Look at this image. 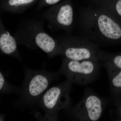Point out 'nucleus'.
<instances>
[{
	"label": "nucleus",
	"mask_w": 121,
	"mask_h": 121,
	"mask_svg": "<svg viewBox=\"0 0 121 121\" xmlns=\"http://www.w3.org/2000/svg\"><path fill=\"white\" fill-rule=\"evenodd\" d=\"M80 28L83 37L94 42L110 44L121 37V27L102 9L82 11Z\"/></svg>",
	"instance_id": "obj_1"
},
{
	"label": "nucleus",
	"mask_w": 121,
	"mask_h": 121,
	"mask_svg": "<svg viewBox=\"0 0 121 121\" xmlns=\"http://www.w3.org/2000/svg\"><path fill=\"white\" fill-rule=\"evenodd\" d=\"M58 73H51L44 69L33 70L27 68L20 98L17 105L33 106L38 104L52 80L57 77Z\"/></svg>",
	"instance_id": "obj_2"
},
{
	"label": "nucleus",
	"mask_w": 121,
	"mask_h": 121,
	"mask_svg": "<svg viewBox=\"0 0 121 121\" xmlns=\"http://www.w3.org/2000/svg\"><path fill=\"white\" fill-rule=\"evenodd\" d=\"M72 83L67 79L58 86L50 88L44 93L37 104L44 112L43 120L58 121L59 111L68 110L71 107L70 93Z\"/></svg>",
	"instance_id": "obj_3"
},
{
	"label": "nucleus",
	"mask_w": 121,
	"mask_h": 121,
	"mask_svg": "<svg viewBox=\"0 0 121 121\" xmlns=\"http://www.w3.org/2000/svg\"><path fill=\"white\" fill-rule=\"evenodd\" d=\"M99 62L89 60H72L65 58L57 73L63 75L72 83L87 85L94 82L98 76Z\"/></svg>",
	"instance_id": "obj_4"
},
{
	"label": "nucleus",
	"mask_w": 121,
	"mask_h": 121,
	"mask_svg": "<svg viewBox=\"0 0 121 121\" xmlns=\"http://www.w3.org/2000/svg\"><path fill=\"white\" fill-rule=\"evenodd\" d=\"M60 54L72 60H89L99 62L100 50L95 42L84 38L71 37L58 42Z\"/></svg>",
	"instance_id": "obj_5"
},
{
	"label": "nucleus",
	"mask_w": 121,
	"mask_h": 121,
	"mask_svg": "<svg viewBox=\"0 0 121 121\" xmlns=\"http://www.w3.org/2000/svg\"><path fill=\"white\" fill-rule=\"evenodd\" d=\"M26 28L23 32V34L21 35L23 36L21 38L23 39L17 40L18 43L32 48L39 47L50 58L60 54L58 42L46 33L42 28L33 24Z\"/></svg>",
	"instance_id": "obj_6"
},
{
	"label": "nucleus",
	"mask_w": 121,
	"mask_h": 121,
	"mask_svg": "<svg viewBox=\"0 0 121 121\" xmlns=\"http://www.w3.org/2000/svg\"><path fill=\"white\" fill-rule=\"evenodd\" d=\"M86 91L81 101L69 110L79 121H97L101 117L106 103L96 94L88 90Z\"/></svg>",
	"instance_id": "obj_7"
},
{
	"label": "nucleus",
	"mask_w": 121,
	"mask_h": 121,
	"mask_svg": "<svg viewBox=\"0 0 121 121\" xmlns=\"http://www.w3.org/2000/svg\"><path fill=\"white\" fill-rule=\"evenodd\" d=\"M73 11L71 5H62L56 10L48 11L45 17L55 26L68 32L70 31L73 21Z\"/></svg>",
	"instance_id": "obj_8"
},
{
	"label": "nucleus",
	"mask_w": 121,
	"mask_h": 121,
	"mask_svg": "<svg viewBox=\"0 0 121 121\" xmlns=\"http://www.w3.org/2000/svg\"><path fill=\"white\" fill-rule=\"evenodd\" d=\"M0 49L2 53L5 55L20 59L18 52L17 41L8 31L4 28L0 23Z\"/></svg>",
	"instance_id": "obj_9"
},
{
	"label": "nucleus",
	"mask_w": 121,
	"mask_h": 121,
	"mask_svg": "<svg viewBox=\"0 0 121 121\" xmlns=\"http://www.w3.org/2000/svg\"><path fill=\"white\" fill-rule=\"evenodd\" d=\"M106 69L110 82L111 89L113 92L121 89V69L110 64L102 62Z\"/></svg>",
	"instance_id": "obj_10"
},
{
	"label": "nucleus",
	"mask_w": 121,
	"mask_h": 121,
	"mask_svg": "<svg viewBox=\"0 0 121 121\" xmlns=\"http://www.w3.org/2000/svg\"><path fill=\"white\" fill-rule=\"evenodd\" d=\"M35 0H9L8 7L5 9L6 12L11 13L23 12L26 6L32 3Z\"/></svg>",
	"instance_id": "obj_11"
},
{
	"label": "nucleus",
	"mask_w": 121,
	"mask_h": 121,
	"mask_svg": "<svg viewBox=\"0 0 121 121\" xmlns=\"http://www.w3.org/2000/svg\"><path fill=\"white\" fill-rule=\"evenodd\" d=\"M20 90L10 84L7 81L2 72H0V92L1 94L18 92L20 93Z\"/></svg>",
	"instance_id": "obj_12"
},
{
	"label": "nucleus",
	"mask_w": 121,
	"mask_h": 121,
	"mask_svg": "<svg viewBox=\"0 0 121 121\" xmlns=\"http://www.w3.org/2000/svg\"><path fill=\"white\" fill-rule=\"evenodd\" d=\"M115 9L117 13L121 17V0H119L117 2Z\"/></svg>",
	"instance_id": "obj_13"
},
{
	"label": "nucleus",
	"mask_w": 121,
	"mask_h": 121,
	"mask_svg": "<svg viewBox=\"0 0 121 121\" xmlns=\"http://www.w3.org/2000/svg\"><path fill=\"white\" fill-rule=\"evenodd\" d=\"M60 0H44L45 3L48 5H54L58 3Z\"/></svg>",
	"instance_id": "obj_14"
},
{
	"label": "nucleus",
	"mask_w": 121,
	"mask_h": 121,
	"mask_svg": "<svg viewBox=\"0 0 121 121\" xmlns=\"http://www.w3.org/2000/svg\"><path fill=\"white\" fill-rule=\"evenodd\" d=\"M120 114H121V109H120Z\"/></svg>",
	"instance_id": "obj_15"
}]
</instances>
